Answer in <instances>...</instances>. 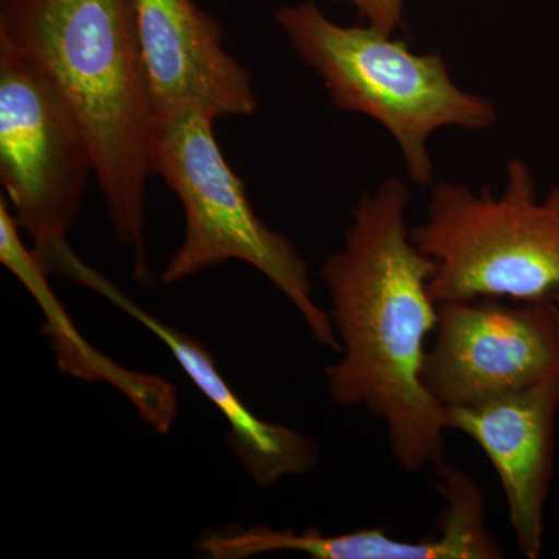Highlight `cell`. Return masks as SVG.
Wrapping results in <instances>:
<instances>
[{"mask_svg":"<svg viewBox=\"0 0 559 559\" xmlns=\"http://www.w3.org/2000/svg\"><path fill=\"white\" fill-rule=\"evenodd\" d=\"M0 43L46 73L75 114L117 240L145 282L146 189L159 117L132 0H0Z\"/></svg>","mask_w":559,"mask_h":559,"instance_id":"7a4b0ae2","label":"cell"},{"mask_svg":"<svg viewBox=\"0 0 559 559\" xmlns=\"http://www.w3.org/2000/svg\"><path fill=\"white\" fill-rule=\"evenodd\" d=\"M310 2L348 3L358 9L370 27L384 35H395L404 25V0H310Z\"/></svg>","mask_w":559,"mask_h":559,"instance_id":"4fadbf2b","label":"cell"},{"mask_svg":"<svg viewBox=\"0 0 559 559\" xmlns=\"http://www.w3.org/2000/svg\"><path fill=\"white\" fill-rule=\"evenodd\" d=\"M499 194L432 183L426 219L412 227L436 263L429 293L440 301L510 299L559 307V186L539 200L527 162H507Z\"/></svg>","mask_w":559,"mask_h":559,"instance_id":"277c9868","label":"cell"},{"mask_svg":"<svg viewBox=\"0 0 559 559\" xmlns=\"http://www.w3.org/2000/svg\"><path fill=\"white\" fill-rule=\"evenodd\" d=\"M421 381L443 409L559 378V307L550 301H440Z\"/></svg>","mask_w":559,"mask_h":559,"instance_id":"52a82bcc","label":"cell"},{"mask_svg":"<svg viewBox=\"0 0 559 559\" xmlns=\"http://www.w3.org/2000/svg\"><path fill=\"white\" fill-rule=\"evenodd\" d=\"M437 489L444 509L439 535L418 540L392 538L385 527L325 535L310 527L274 528L270 525H226L205 530L197 550L210 559H248L275 551H294L314 559H500L506 551L488 532L484 491L477 481L450 463L437 468Z\"/></svg>","mask_w":559,"mask_h":559,"instance_id":"ba28073f","label":"cell"},{"mask_svg":"<svg viewBox=\"0 0 559 559\" xmlns=\"http://www.w3.org/2000/svg\"><path fill=\"white\" fill-rule=\"evenodd\" d=\"M409 202L395 178L360 194L344 245L320 275L341 344V359L325 369L326 392L337 406L384 423L390 455L414 474L443 462L450 428L421 381L439 305L429 293L436 263L412 241Z\"/></svg>","mask_w":559,"mask_h":559,"instance_id":"6da1fadb","label":"cell"},{"mask_svg":"<svg viewBox=\"0 0 559 559\" xmlns=\"http://www.w3.org/2000/svg\"><path fill=\"white\" fill-rule=\"evenodd\" d=\"M132 10L159 121L187 112L215 121L257 112L248 70L224 49L218 22L194 0H132Z\"/></svg>","mask_w":559,"mask_h":559,"instance_id":"9c48e42d","label":"cell"},{"mask_svg":"<svg viewBox=\"0 0 559 559\" xmlns=\"http://www.w3.org/2000/svg\"><path fill=\"white\" fill-rule=\"evenodd\" d=\"M274 20L337 108L377 120L395 139L415 186L433 183V132L484 131L498 121L491 102L452 81L440 53H415L407 40L370 25L336 24L310 0L282 7Z\"/></svg>","mask_w":559,"mask_h":559,"instance_id":"3957f363","label":"cell"},{"mask_svg":"<svg viewBox=\"0 0 559 559\" xmlns=\"http://www.w3.org/2000/svg\"><path fill=\"white\" fill-rule=\"evenodd\" d=\"M66 278L105 297L164 342L183 373L226 418L229 425L227 447L260 488L274 487L288 477L304 476L318 466L319 444L299 430L264 421L249 411L224 380L212 353L200 341L143 310L109 278L81 259L70 266Z\"/></svg>","mask_w":559,"mask_h":559,"instance_id":"8fae6325","label":"cell"},{"mask_svg":"<svg viewBox=\"0 0 559 559\" xmlns=\"http://www.w3.org/2000/svg\"><path fill=\"white\" fill-rule=\"evenodd\" d=\"M92 175L90 142L60 91L0 43V182L36 257L68 242Z\"/></svg>","mask_w":559,"mask_h":559,"instance_id":"8992f818","label":"cell"},{"mask_svg":"<svg viewBox=\"0 0 559 559\" xmlns=\"http://www.w3.org/2000/svg\"><path fill=\"white\" fill-rule=\"evenodd\" d=\"M215 120L187 112L159 121L153 171L179 198L186 215L182 245L160 278L175 285L227 261H245L290 301L311 336L341 352L330 314L312 299L310 266L299 250L257 215L245 182L224 157Z\"/></svg>","mask_w":559,"mask_h":559,"instance_id":"5b68a950","label":"cell"},{"mask_svg":"<svg viewBox=\"0 0 559 559\" xmlns=\"http://www.w3.org/2000/svg\"><path fill=\"white\" fill-rule=\"evenodd\" d=\"M20 231L9 202L2 198L0 261L38 300L40 310L46 316L43 333L50 340L60 369L79 380L108 382L119 389L151 429L157 433H167L178 415V393L175 385L164 378L117 366L108 356L102 355L90 342L84 341L51 290L47 282L49 272L44 270L33 250L21 240Z\"/></svg>","mask_w":559,"mask_h":559,"instance_id":"7c38bea8","label":"cell"},{"mask_svg":"<svg viewBox=\"0 0 559 559\" xmlns=\"http://www.w3.org/2000/svg\"><path fill=\"white\" fill-rule=\"evenodd\" d=\"M444 412L448 428L469 437L498 473L521 554L539 558L554 477L559 378Z\"/></svg>","mask_w":559,"mask_h":559,"instance_id":"30bf717a","label":"cell"}]
</instances>
